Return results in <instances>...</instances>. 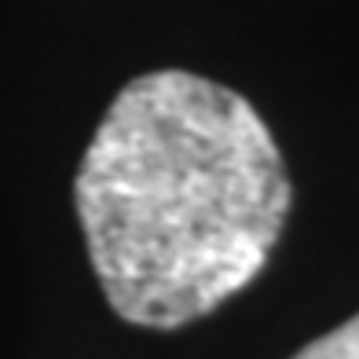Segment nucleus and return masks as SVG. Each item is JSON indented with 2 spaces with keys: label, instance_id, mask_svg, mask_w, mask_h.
<instances>
[{
  "label": "nucleus",
  "instance_id": "obj_2",
  "mask_svg": "<svg viewBox=\"0 0 359 359\" xmlns=\"http://www.w3.org/2000/svg\"><path fill=\"white\" fill-rule=\"evenodd\" d=\"M293 359H359V316L341 323L337 330L323 334L308 348H301Z\"/></svg>",
  "mask_w": 359,
  "mask_h": 359
},
{
  "label": "nucleus",
  "instance_id": "obj_1",
  "mask_svg": "<svg viewBox=\"0 0 359 359\" xmlns=\"http://www.w3.org/2000/svg\"><path fill=\"white\" fill-rule=\"evenodd\" d=\"M279 143L246 95L187 70H151L114 95L74 180L110 308L176 330L246 290L290 213Z\"/></svg>",
  "mask_w": 359,
  "mask_h": 359
}]
</instances>
